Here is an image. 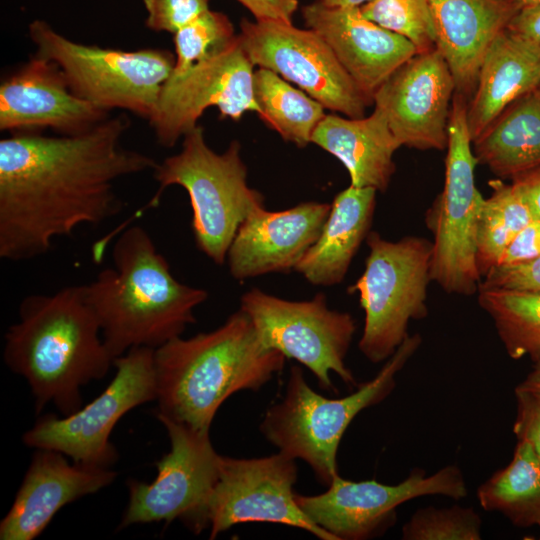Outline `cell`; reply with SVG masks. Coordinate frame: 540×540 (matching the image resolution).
Listing matches in <instances>:
<instances>
[{
    "label": "cell",
    "mask_w": 540,
    "mask_h": 540,
    "mask_svg": "<svg viewBox=\"0 0 540 540\" xmlns=\"http://www.w3.org/2000/svg\"><path fill=\"white\" fill-rule=\"evenodd\" d=\"M537 257H540V220L533 219L507 246L498 265L522 263Z\"/></svg>",
    "instance_id": "cell-37"
},
{
    "label": "cell",
    "mask_w": 540,
    "mask_h": 540,
    "mask_svg": "<svg viewBox=\"0 0 540 540\" xmlns=\"http://www.w3.org/2000/svg\"><path fill=\"white\" fill-rule=\"evenodd\" d=\"M436 48L453 75L456 92L475 91L483 58L521 10L516 0H428Z\"/></svg>",
    "instance_id": "cell-22"
},
{
    "label": "cell",
    "mask_w": 540,
    "mask_h": 540,
    "mask_svg": "<svg viewBox=\"0 0 540 540\" xmlns=\"http://www.w3.org/2000/svg\"><path fill=\"white\" fill-rule=\"evenodd\" d=\"M286 359L262 344L252 320L239 308L213 331L179 336L154 350L157 413L209 433L228 397L260 390Z\"/></svg>",
    "instance_id": "cell-4"
},
{
    "label": "cell",
    "mask_w": 540,
    "mask_h": 540,
    "mask_svg": "<svg viewBox=\"0 0 540 540\" xmlns=\"http://www.w3.org/2000/svg\"><path fill=\"white\" fill-rule=\"evenodd\" d=\"M376 190L350 185L339 192L316 242L294 271L315 286L341 283L366 240L376 207Z\"/></svg>",
    "instance_id": "cell-25"
},
{
    "label": "cell",
    "mask_w": 540,
    "mask_h": 540,
    "mask_svg": "<svg viewBox=\"0 0 540 540\" xmlns=\"http://www.w3.org/2000/svg\"><path fill=\"white\" fill-rule=\"evenodd\" d=\"M467 98L455 91L448 123L445 181L426 213L433 234L431 281L446 293L471 296L482 280L476 261L477 225L485 198L475 185L478 164L467 124Z\"/></svg>",
    "instance_id": "cell-9"
},
{
    "label": "cell",
    "mask_w": 540,
    "mask_h": 540,
    "mask_svg": "<svg viewBox=\"0 0 540 540\" xmlns=\"http://www.w3.org/2000/svg\"><path fill=\"white\" fill-rule=\"evenodd\" d=\"M113 266L82 285L114 359L132 348L156 349L196 322L208 292L178 281L146 229L129 225L112 247Z\"/></svg>",
    "instance_id": "cell-2"
},
{
    "label": "cell",
    "mask_w": 540,
    "mask_h": 540,
    "mask_svg": "<svg viewBox=\"0 0 540 540\" xmlns=\"http://www.w3.org/2000/svg\"><path fill=\"white\" fill-rule=\"evenodd\" d=\"M61 452L38 449L14 502L0 523L1 540L38 537L65 505L110 485V468L73 462Z\"/></svg>",
    "instance_id": "cell-21"
},
{
    "label": "cell",
    "mask_w": 540,
    "mask_h": 540,
    "mask_svg": "<svg viewBox=\"0 0 540 540\" xmlns=\"http://www.w3.org/2000/svg\"><path fill=\"white\" fill-rule=\"evenodd\" d=\"M236 37L227 15L208 9L174 34L175 63L169 77H177Z\"/></svg>",
    "instance_id": "cell-32"
},
{
    "label": "cell",
    "mask_w": 540,
    "mask_h": 540,
    "mask_svg": "<svg viewBox=\"0 0 540 540\" xmlns=\"http://www.w3.org/2000/svg\"><path fill=\"white\" fill-rule=\"evenodd\" d=\"M311 142L345 166L350 185L380 192L389 186L396 168L393 156L401 147L386 116L377 107L367 117L325 115L315 128Z\"/></svg>",
    "instance_id": "cell-24"
},
{
    "label": "cell",
    "mask_w": 540,
    "mask_h": 540,
    "mask_svg": "<svg viewBox=\"0 0 540 540\" xmlns=\"http://www.w3.org/2000/svg\"><path fill=\"white\" fill-rule=\"evenodd\" d=\"M478 164L504 179L540 166V95L537 90L509 105L474 141Z\"/></svg>",
    "instance_id": "cell-26"
},
{
    "label": "cell",
    "mask_w": 540,
    "mask_h": 540,
    "mask_svg": "<svg viewBox=\"0 0 540 540\" xmlns=\"http://www.w3.org/2000/svg\"><path fill=\"white\" fill-rule=\"evenodd\" d=\"M236 140L221 154L212 150L201 126L183 137L181 151L157 163L153 177L159 184L150 202L131 216L156 207L169 186L182 187L192 208V232L196 247L215 264L226 262L228 249L246 217L264 206L263 195L247 184V168Z\"/></svg>",
    "instance_id": "cell-6"
},
{
    "label": "cell",
    "mask_w": 540,
    "mask_h": 540,
    "mask_svg": "<svg viewBox=\"0 0 540 540\" xmlns=\"http://www.w3.org/2000/svg\"><path fill=\"white\" fill-rule=\"evenodd\" d=\"M516 418L513 432L518 440L530 443L540 460V398L515 389Z\"/></svg>",
    "instance_id": "cell-36"
},
{
    "label": "cell",
    "mask_w": 540,
    "mask_h": 540,
    "mask_svg": "<svg viewBox=\"0 0 540 540\" xmlns=\"http://www.w3.org/2000/svg\"><path fill=\"white\" fill-rule=\"evenodd\" d=\"M253 90L259 117L269 127L299 148L311 143L315 128L325 117L321 103L266 68L254 71Z\"/></svg>",
    "instance_id": "cell-28"
},
{
    "label": "cell",
    "mask_w": 540,
    "mask_h": 540,
    "mask_svg": "<svg viewBox=\"0 0 540 540\" xmlns=\"http://www.w3.org/2000/svg\"><path fill=\"white\" fill-rule=\"evenodd\" d=\"M478 304L510 358L540 361V291L480 289Z\"/></svg>",
    "instance_id": "cell-29"
},
{
    "label": "cell",
    "mask_w": 540,
    "mask_h": 540,
    "mask_svg": "<svg viewBox=\"0 0 540 540\" xmlns=\"http://www.w3.org/2000/svg\"><path fill=\"white\" fill-rule=\"evenodd\" d=\"M110 117L75 95L60 68L34 55L0 85V130L40 133L50 128L60 135L87 132Z\"/></svg>",
    "instance_id": "cell-18"
},
{
    "label": "cell",
    "mask_w": 540,
    "mask_h": 540,
    "mask_svg": "<svg viewBox=\"0 0 540 540\" xmlns=\"http://www.w3.org/2000/svg\"><path fill=\"white\" fill-rule=\"evenodd\" d=\"M256 21L292 23L298 9V0H237Z\"/></svg>",
    "instance_id": "cell-38"
},
{
    "label": "cell",
    "mask_w": 540,
    "mask_h": 540,
    "mask_svg": "<svg viewBox=\"0 0 540 540\" xmlns=\"http://www.w3.org/2000/svg\"><path fill=\"white\" fill-rule=\"evenodd\" d=\"M240 309L252 320L265 347L304 365L322 389L336 391L330 372L349 388L358 386L345 363L355 320L347 312L330 309L325 294L290 301L252 288L241 296Z\"/></svg>",
    "instance_id": "cell-10"
},
{
    "label": "cell",
    "mask_w": 540,
    "mask_h": 540,
    "mask_svg": "<svg viewBox=\"0 0 540 540\" xmlns=\"http://www.w3.org/2000/svg\"><path fill=\"white\" fill-rule=\"evenodd\" d=\"M238 37L254 66L296 84L325 109L360 118L371 104L316 31L242 19Z\"/></svg>",
    "instance_id": "cell-14"
},
{
    "label": "cell",
    "mask_w": 540,
    "mask_h": 540,
    "mask_svg": "<svg viewBox=\"0 0 540 540\" xmlns=\"http://www.w3.org/2000/svg\"><path fill=\"white\" fill-rule=\"evenodd\" d=\"M129 126V119L119 115L77 135L17 133L0 140L2 259L40 257L56 238L121 212L115 182L157 165L149 155L122 145Z\"/></svg>",
    "instance_id": "cell-1"
},
{
    "label": "cell",
    "mask_w": 540,
    "mask_h": 540,
    "mask_svg": "<svg viewBox=\"0 0 540 540\" xmlns=\"http://www.w3.org/2000/svg\"><path fill=\"white\" fill-rule=\"evenodd\" d=\"M507 29L529 40L540 50V3L522 7Z\"/></svg>",
    "instance_id": "cell-40"
},
{
    "label": "cell",
    "mask_w": 540,
    "mask_h": 540,
    "mask_svg": "<svg viewBox=\"0 0 540 540\" xmlns=\"http://www.w3.org/2000/svg\"><path fill=\"white\" fill-rule=\"evenodd\" d=\"M480 289L540 291V257L493 267L483 276Z\"/></svg>",
    "instance_id": "cell-35"
},
{
    "label": "cell",
    "mask_w": 540,
    "mask_h": 540,
    "mask_svg": "<svg viewBox=\"0 0 540 540\" xmlns=\"http://www.w3.org/2000/svg\"><path fill=\"white\" fill-rule=\"evenodd\" d=\"M482 520L471 507L428 506L416 510L402 527L404 540H480Z\"/></svg>",
    "instance_id": "cell-33"
},
{
    "label": "cell",
    "mask_w": 540,
    "mask_h": 540,
    "mask_svg": "<svg viewBox=\"0 0 540 540\" xmlns=\"http://www.w3.org/2000/svg\"><path fill=\"white\" fill-rule=\"evenodd\" d=\"M154 350L136 347L116 358V373L98 397L70 415L42 416L23 442L61 452L76 463L110 468L118 457L110 442L116 423L131 409L156 399Z\"/></svg>",
    "instance_id": "cell-11"
},
{
    "label": "cell",
    "mask_w": 540,
    "mask_h": 540,
    "mask_svg": "<svg viewBox=\"0 0 540 540\" xmlns=\"http://www.w3.org/2000/svg\"><path fill=\"white\" fill-rule=\"evenodd\" d=\"M489 186L492 193L485 198L477 225L476 261L481 277L498 265L507 246L533 220L512 183L496 179Z\"/></svg>",
    "instance_id": "cell-30"
},
{
    "label": "cell",
    "mask_w": 540,
    "mask_h": 540,
    "mask_svg": "<svg viewBox=\"0 0 540 540\" xmlns=\"http://www.w3.org/2000/svg\"><path fill=\"white\" fill-rule=\"evenodd\" d=\"M540 86V50L524 37L506 29L488 48L476 88L467 104L472 141L515 100Z\"/></svg>",
    "instance_id": "cell-23"
},
{
    "label": "cell",
    "mask_w": 540,
    "mask_h": 540,
    "mask_svg": "<svg viewBox=\"0 0 540 540\" xmlns=\"http://www.w3.org/2000/svg\"><path fill=\"white\" fill-rule=\"evenodd\" d=\"M143 4L146 27L173 35L209 9L208 0H143Z\"/></svg>",
    "instance_id": "cell-34"
},
{
    "label": "cell",
    "mask_w": 540,
    "mask_h": 540,
    "mask_svg": "<svg viewBox=\"0 0 540 540\" xmlns=\"http://www.w3.org/2000/svg\"><path fill=\"white\" fill-rule=\"evenodd\" d=\"M330 209L328 203L310 201L282 211H268L264 206L252 211L227 252L231 276L244 281L294 270L318 239Z\"/></svg>",
    "instance_id": "cell-20"
},
{
    "label": "cell",
    "mask_w": 540,
    "mask_h": 540,
    "mask_svg": "<svg viewBox=\"0 0 540 540\" xmlns=\"http://www.w3.org/2000/svg\"><path fill=\"white\" fill-rule=\"evenodd\" d=\"M360 9L369 20L408 39L418 53L436 48L428 0H370Z\"/></svg>",
    "instance_id": "cell-31"
},
{
    "label": "cell",
    "mask_w": 540,
    "mask_h": 540,
    "mask_svg": "<svg viewBox=\"0 0 540 540\" xmlns=\"http://www.w3.org/2000/svg\"><path fill=\"white\" fill-rule=\"evenodd\" d=\"M366 243L365 269L348 293H358L365 315L359 349L370 362L380 363L409 336L410 321L428 314L432 242L419 236L389 241L370 231Z\"/></svg>",
    "instance_id": "cell-8"
},
{
    "label": "cell",
    "mask_w": 540,
    "mask_h": 540,
    "mask_svg": "<svg viewBox=\"0 0 540 540\" xmlns=\"http://www.w3.org/2000/svg\"><path fill=\"white\" fill-rule=\"evenodd\" d=\"M253 67L236 35L182 75L169 77L149 120L156 141L163 147H173L197 126L210 107L235 121L248 111L260 115L254 97Z\"/></svg>",
    "instance_id": "cell-16"
},
{
    "label": "cell",
    "mask_w": 540,
    "mask_h": 540,
    "mask_svg": "<svg viewBox=\"0 0 540 540\" xmlns=\"http://www.w3.org/2000/svg\"><path fill=\"white\" fill-rule=\"evenodd\" d=\"M302 16L371 103L388 77L418 53L408 39L366 18L360 7H327L315 1L302 7Z\"/></svg>",
    "instance_id": "cell-19"
},
{
    "label": "cell",
    "mask_w": 540,
    "mask_h": 540,
    "mask_svg": "<svg viewBox=\"0 0 540 540\" xmlns=\"http://www.w3.org/2000/svg\"><path fill=\"white\" fill-rule=\"evenodd\" d=\"M328 489L317 495L295 494L303 513L336 540H363L382 533L395 519L396 508L424 496L460 500L467 485L460 468L446 465L431 475L414 469L395 485L376 480L350 481L336 476Z\"/></svg>",
    "instance_id": "cell-13"
},
{
    "label": "cell",
    "mask_w": 540,
    "mask_h": 540,
    "mask_svg": "<svg viewBox=\"0 0 540 540\" xmlns=\"http://www.w3.org/2000/svg\"><path fill=\"white\" fill-rule=\"evenodd\" d=\"M421 343L419 334L409 335L373 379L338 399L314 391L302 369L292 366L285 395L265 412L260 423L261 433L279 452L307 463L317 480L329 486L339 475L337 451L346 429L362 410L391 394L396 386V375Z\"/></svg>",
    "instance_id": "cell-5"
},
{
    "label": "cell",
    "mask_w": 540,
    "mask_h": 540,
    "mask_svg": "<svg viewBox=\"0 0 540 540\" xmlns=\"http://www.w3.org/2000/svg\"><path fill=\"white\" fill-rule=\"evenodd\" d=\"M515 389L529 392L540 398V361L534 362L531 371Z\"/></svg>",
    "instance_id": "cell-41"
},
{
    "label": "cell",
    "mask_w": 540,
    "mask_h": 540,
    "mask_svg": "<svg viewBox=\"0 0 540 540\" xmlns=\"http://www.w3.org/2000/svg\"><path fill=\"white\" fill-rule=\"evenodd\" d=\"M456 91L451 70L434 48L417 53L379 87L373 96L401 146L444 150Z\"/></svg>",
    "instance_id": "cell-17"
},
{
    "label": "cell",
    "mask_w": 540,
    "mask_h": 540,
    "mask_svg": "<svg viewBox=\"0 0 540 540\" xmlns=\"http://www.w3.org/2000/svg\"><path fill=\"white\" fill-rule=\"evenodd\" d=\"M166 428L170 451L157 463L150 482L128 481L129 502L119 528L180 520L195 534L208 528L206 508L218 477L220 455L209 433L156 412Z\"/></svg>",
    "instance_id": "cell-12"
},
{
    "label": "cell",
    "mask_w": 540,
    "mask_h": 540,
    "mask_svg": "<svg viewBox=\"0 0 540 540\" xmlns=\"http://www.w3.org/2000/svg\"><path fill=\"white\" fill-rule=\"evenodd\" d=\"M296 459L278 452L260 458L220 455L218 477L206 508L210 539L247 522L303 529L321 540H336L314 524L295 501Z\"/></svg>",
    "instance_id": "cell-15"
},
{
    "label": "cell",
    "mask_w": 540,
    "mask_h": 540,
    "mask_svg": "<svg viewBox=\"0 0 540 540\" xmlns=\"http://www.w3.org/2000/svg\"><path fill=\"white\" fill-rule=\"evenodd\" d=\"M521 7L531 6L540 3V0H516Z\"/></svg>",
    "instance_id": "cell-43"
},
{
    "label": "cell",
    "mask_w": 540,
    "mask_h": 540,
    "mask_svg": "<svg viewBox=\"0 0 540 540\" xmlns=\"http://www.w3.org/2000/svg\"><path fill=\"white\" fill-rule=\"evenodd\" d=\"M533 219L540 220V166L512 179Z\"/></svg>",
    "instance_id": "cell-39"
},
{
    "label": "cell",
    "mask_w": 540,
    "mask_h": 540,
    "mask_svg": "<svg viewBox=\"0 0 540 540\" xmlns=\"http://www.w3.org/2000/svg\"><path fill=\"white\" fill-rule=\"evenodd\" d=\"M19 320L4 336L6 365L28 382L36 412L53 403L63 415L81 408V387L102 379L114 366L82 285L53 294H30Z\"/></svg>",
    "instance_id": "cell-3"
},
{
    "label": "cell",
    "mask_w": 540,
    "mask_h": 540,
    "mask_svg": "<svg viewBox=\"0 0 540 540\" xmlns=\"http://www.w3.org/2000/svg\"><path fill=\"white\" fill-rule=\"evenodd\" d=\"M327 7H361L370 0H317Z\"/></svg>",
    "instance_id": "cell-42"
},
{
    "label": "cell",
    "mask_w": 540,
    "mask_h": 540,
    "mask_svg": "<svg viewBox=\"0 0 540 540\" xmlns=\"http://www.w3.org/2000/svg\"><path fill=\"white\" fill-rule=\"evenodd\" d=\"M28 36L35 55L53 61L75 95L107 111L122 109L148 121L175 63L167 50L124 51L79 43L41 19L28 25Z\"/></svg>",
    "instance_id": "cell-7"
},
{
    "label": "cell",
    "mask_w": 540,
    "mask_h": 540,
    "mask_svg": "<svg viewBox=\"0 0 540 540\" xmlns=\"http://www.w3.org/2000/svg\"><path fill=\"white\" fill-rule=\"evenodd\" d=\"M477 499L518 527L540 528V460L529 442L518 440L511 461L478 487Z\"/></svg>",
    "instance_id": "cell-27"
},
{
    "label": "cell",
    "mask_w": 540,
    "mask_h": 540,
    "mask_svg": "<svg viewBox=\"0 0 540 540\" xmlns=\"http://www.w3.org/2000/svg\"><path fill=\"white\" fill-rule=\"evenodd\" d=\"M537 91H538V93H539V95H540V86L538 87Z\"/></svg>",
    "instance_id": "cell-44"
}]
</instances>
